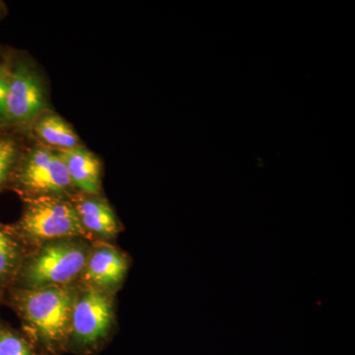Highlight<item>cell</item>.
<instances>
[{"label": "cell", "mask_w": 355, "mask_h": 355, "mask_svg": "<svg viewBox=\"0 0 355 355\" xmlns=\"http://www.w3.org/2000/svg\"><path fill=\"white\" fill-rule=\"evenodd\" d=\"M58 153L64 160L73 189L84 195H99L102 166L95 154L83 146Z\"/></svg>", "instance_id": "obj_9"}, {"label": "cell", "mask_w": 355, "mask_h": 355, "mask_svg": "<svg viewBox=\"0 0 355 355\" xmlns=\"http://www.w3.org/2000/svg\"><path fill=\"white\" fill-rule=\"evenodd\" d=\"M76 294L71 286H62L25 288L16 295L26 331L51 354L69 343Z\"/></svg>", "instance_id": "obj_1"}, {"label": "cell", "mask_w": 355, "mask_h": 355, "mask_svg": "<svg viewBox=\"0 0 355 355\" xmlns=\"http://www.w3.org/2000/svg\"><path fill=\"white\" fill-rule=\"evenodd\" d=\"M114 321L110 293L88 287L76 294L69 343L81 350L97 349L108 338Z\"/></svg>", "instance_id": "obj_4"}, {"label": "cell", "mask_w": 355, "mask_h": 355, "mask_svg": "<svg viewBox=\"0 0 355 355\" xmlns=\"http://www.w3.org/2000/svg\"><path fill=\"white\" fill-rule=\"evenodd\" d=\"M127 257L116 248L102 245L89 252L83 272L88 287L107 292L113 291L127 277Z\"/></svg>", "instance_id": "obj_7"}, {"label": "cell", "mask_w": 355, "mask_h": 355, "mask_svg": "<svg viewBox=\"0 0 355 355\" xmlns=\"http://www.w3.org/2000/svg\"><path fill=\"white\" fill-rule=\"evenodd\" d=\"M19 243L12 234L0 226V282L8 279L20 263Z\"/></svg>", "instance_id": "obj_11"}, {"label": "cell", "mask_w": 355, "mask_h": 355, "mask_svg": "<svg viewBox=\"0 0 355 355\" xmlns=\"http://www.w3.org/2000/svg\"><path fill=\"white\" fill-rule=\"evenodd\" d=\"M17 156V144L9 137H0V187L12 171Z\"/></svg>", "instance_id": "obj_13"}, {"label": "cell", "mask_w": 355, "mask_h": 355, "mask_svg": "<svg viewBox=\"0 0 355 355\" xmlns=\"http://www.w3.org/2000/svg\"><path fill=\"white\" fill-rule=\"evenodd\" d=\"M16 181L28 197H65L73 187L58 151L44 146L30 149L16 169Z\"/></svg>", "instance_id": "obj_5"}, {"label": "cell", "mask_w": 355, "mask_h": 355, "mask_svg": "<svg viewBox=\"0 0 355 355\" xmlns=\"http://www.w3.org/2000/svg\"><path fill=\"white\" fill-rule=\"evenodd\" d=\"M18 229L26 240L41 244L87 236L71 200L55 196L28 198Z\"/></svg>", "instance_id": "obj_3"}, {"label": "cell", "mask_w": 355, "mask_h": 355, "mask_svg": "<svg viewBox=\"0 0 355 355\" xmlns=\"http://www.w3.org/2000/svg\"><path fill=\"white\" fill-rule=\"evenodd\" d=\"M10 70L0 67V121L6 120V99Z\"/></svg>", "instance_id": "obj_14"}, {"label": "cell", "mask_w": 355, "mask_h": 355, "mask_svg": "<svg viewBox=\"0 0 355 355\" xmlns=\"http://www.w3.org/2000/svg\"><path fill=\"white\" fill-rule=\"evenodd\" d=\"M46 109L48 96L41 74L34 65L20 60L10 69L6 120L16 125H34Z\"/></svg>", "instance_id": "obj_6"}, {"label": "cell", "mask_w": 355, "mask_h": 355, "mask_svg": "<svg viewBox=\"0 0 355 355\" xmlns=\"http://www.w3.org/2000/svg\"><path fill=\"white\" fill-rule=\"evenodd\" d=\"M87 234L112 239L120 232L121 225L108 202L97 196L81 195L70 198Z\"/></svg>", "instance_id": "obj_8"}, {"label": "cell", "mask_w": 355, "mask_h": 355, "mask_svg": "<svg viewBox=\"0 0 355 355\" xmlns=\"http://www.w3.org/2000/svg\"><path fill=\"white\" fill-rule=\"evenodd\" d=\"M0 355H38L31 343L8 329L0 328Z\"/></svg>", "instance_id": "obj_12"}, {"label": "cell", "mask_w": 355, "mask_h": 355, "mask_svg": "<svg viewBox=\"0 0 355 355\" xmlns=\"http://www.w3.org/2000/svg\"><path fill=\"white\" fill-rule=\"evenodd\" d=\"M89 249L76 239H62L42 244L22 270L26 288L69 286L83 275Z\"/></svg>", "instance_id": "obj_2"}, {"label": "cell", "mask_w": 355, "mask_h": 355, "mask_svg": "<svg viewBox=\"0 0 355 355\" xmlns=\"http://www.w3.org/2000/svg\"><path fill=\"white\" fill-rule=\"evenodd\" d=\"M33 130L44 147L51 150H69L80 146L78 135L73 128L58 114H42L33 125Z\"/></svg>", "instance_id": "obj_10"}]
</instances>
